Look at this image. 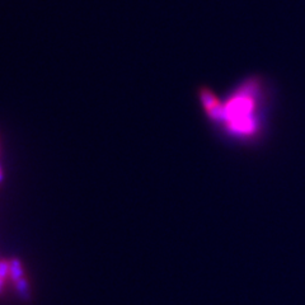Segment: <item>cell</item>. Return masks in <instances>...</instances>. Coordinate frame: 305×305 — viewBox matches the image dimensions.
Instances as JSON below:
<instances>
[{"label": "cell", "instance_id": "1", "mask_svg": "<svg viewBox=\"0 0 305 305\" xmlns=\"http://www.w3.org/2000/svg\"><path fill=\"white\" fill-rule=\"evenodd\" d=\"M270 86L261 75L247 76L229 97L211 112V119L222 121L232 135L243 140H256L263 133Z\"/></svg>", "mask_w": 305, "mask_h": 305}]
</instances>
